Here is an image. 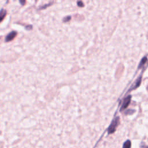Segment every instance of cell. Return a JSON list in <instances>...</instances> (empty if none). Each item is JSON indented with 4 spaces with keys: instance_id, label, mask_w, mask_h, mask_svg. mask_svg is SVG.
Masks as SVG:
<instances>
[{
    "instance_id": "cell-9",
    "label": "cell",
    "mask_w": 148,
    "mask_h": 148,
    "mask_svg": "<svg viewBox=\"0 0 148 148\" xmlns=\"http://www.w3.org/2000/svg\"><path fill=\"white\" fill-rule=\"evenodd\" d=\"M65 19H64V21H65V22H67V21H68L71 19V17L68 16V17H67V18H65Z\"/></svg>"
},
{
    "instance_id": "cell-1",
    "label": "cell",
    "mask_w": 148,
    "mask_h": 148,
    "mask_svg": "<svg viewBox=\"0 0 148 148\" xmlns=\"http://www.w3.org/2000/svg\"><path fill=\"white\" fill-rule=\"evenodd\" d=\"M119 124V117H117L113 119V120L112 122V123L111 124V125L109 127L108 130V134H112L116 131V127L118 126Z\"/></svg>"
},
{
    "instance_id": "cell-7",
    "label": "cell",
    "mask_w": 148,
    "mask_h": 148,
    "mask_svg": "<svg viewBox=\"0 0 148 148\" xmlns=\"http://www.w3.org/2000/svg\"><path fill=\"white\" fill-rule=\"evenodd\" d=\"M146 61H147L146 57H145L143 58L142 59L140 64H139V67H138L139 68H141L142 67L143 65L145 64V63L146 62Z\"/></svg>"
},
{
    "instance_id": "cell-3",
    "label": "cell",
    "mask_w": 148,
    "mask_h": 148,
    "mask_svg": "<svg viewBox=\"0 0 148 148\" xmlns=\"http://www.w3.org/2000/svg\"><path fill=\"white\" fill-rule=\"evenodd\" d=\"M17 35V32L16 31H11L7 35V37L5 38V42H9L12 40H13L16 36Z\"/></svg>"
},
{
    "instance_id": "cell-8",
    "label": "cell",
    "mask_w": 148,
    "mask_h": 148,
    "mask_svg": "<svg viewBox=\"0 0 148 148\" xmlns=\"http://www.w3.org/2000/svg\"><path fill=\"white\" fill-rule=\"evenodd\" d=\"M78 6H79V7H83V4L82 3V2L81 1H79L78 2Z\"/></svg>"
},
{
    "instance_id": "cell-5",
    "label": "cell",
    "mask_w": 148,
    "mask_h": 148,
    "mask_svg": "<svg viewBox=\"0 0 148 148\" xmlns=\"http://www.w3.org/2000/svg\"><path fill=\"white\" fill-rule=\"evenodd\" d=\"M141 82V78H138V79L137 80V81L135 82V83H134V86H132V87H131L132 88H131L130 90L135 89V88H137V87H139V86H140Z\"/></svg>"
},
{
    "instance_id": "cell-4",
    "label": "cell",
    "mask_w": 148,
    "mask_h": 148,
    "mask_svg": "<svg viewBox=\"0 0 148 148\" xmlns=\"http://www.w3.org/2000/svg\"><path fill=\"white\" fill-rule=\"evenodd\" d=\"M7 15V10L4 9H1L0 10V22H2Z\"/></svg>"
},
{
    "instance_id": "cell-6",
    "label": "cell",
    "mask_w": 148,
    "mask_h": 148,
    "mask_svg": "<svg viewBox=\"0 0 148 148\" xmlns=\"http://www.w3.org/2000/svg\"><path fill=\"white\" fill-rule=\"evenodd\" d=\"M131 141L130 140H127L124 143L123 148H131Z\"/></svg>"
},
{
    "instance_id": "cell-2",
    "label": "cell",
    "mask_w": 148,
    "mask_h": 148,
    "mask_svg": "<svg viewBox=\"0 0 148 148\" xmlns=\"http://www.w3.org/2000/svg\"><path fill=\"white\" fill-rule=\"evenodd\" d=\"M131 99V96H128V97H127L125 99H124L122 107L121 108V109H120V111H123V110L126 109V108L128 106V105L130 104V103Z\"/></svg>"
}]
</instances>
